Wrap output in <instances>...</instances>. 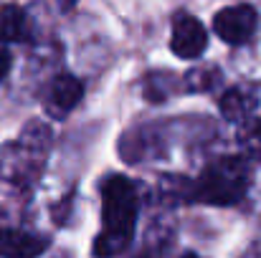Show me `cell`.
Here are the masks:
<instances>
[{
  "instance_id": "cell-1",
  "label": "cell",
  "mask_w": 261,
  "mask_h": 258,
  "mask_svg": "<svg viewBox=\"0 0 261 258\" xmlns=\"http://www.w3.org/2000/svg\"><path fill=\"white\" fill-rule=\"evenodd\" d=\"M101 218L104 228L96 238V256H114L132 241L137 220V195L127 177H109L104 182Z\"/></svg>"
},
{
  "instance_id": "cell-2",
  "label": "cell",
  "mask_w": 261,
  "mask_h": 258,
  "mask_svg": "<svg viewBox=\"0 0 261 258\" xmlns=\"http://www.w3.org/2000/svg\"><path fill=\"white\" fill-rule=\"evenodd\" d=\"M249 187V167L239 157L213 162L198 180V200L208 205H233Z\"/></svg>"
},
{
  "instance_id": "cell-3",
  "label": "cell",
  "mask_w": 261,
  "mask_h": 258,
  "mask_svg": "<svg viewBox=\"0 0 261 258\" xmlns=\"http://www.w3.org/2000/svg\"><path fill=\"white\" fill-rule=\"evenodd\" d=\"M213 28L218 33V38H223L226 43H246L254 36L256 28V10L251 5H231L223 8L216 18H213Z\"/></svg>"
},
{
  "instance_id": "cell-4",
  "label": "cell",
  "mask_w": 261,
  "mask_h": 258,
  "mask_svg": "<svg viewBox=\"0 0 261 258\" xmlns=\"http://www.w3.org/2000/svg\"><path fill=\"white\" fill-rule=\"evenodd\" d=\"M208 36L205 28L198 18L193 15H180L173 25V38H170V48L175 56L180 59H198L205 51Z\"/></svg>"
},
{
  "instance_id": "cell-5",
  "label": "cell",
  "mask_w": 261,
  "mask_h": 258,
  "mask_svg": "<svg viewBox=\"0 0 261 258\" xmlns=\"http://www.w3.org/2000/svg\"><path fill=\"white\" fill-rule=\"evenodd\" d=\"M48 241L43 236L23 231H0V256L3 258H38Z\"/></svg>"
},
{
  "instance_id": "cell-6",
  "label": "cell",
  "mask_w": 261,
  "mask_h": 258,
  "mask_svg": "<svg viewBox=\"0 0 261 258\" xmlns=\"http://www.w3.org/2000/svg\"><path fill=\"white\" fill-rule=\"evenodd\" d=\"M254 106H256V96L244 89H228L221 99V111L231 122H246Z\"/></svg>"
},
{
  "instance_id": "cell-7",
  "label": "cell",
  "mask_w": 261,
  "mask_h": 258,
  "mask_svg": "<svg viewBox=\"0 0 261 258\" xmlns=\"http://www.w3.org/2000/svg\"><path fill=\"white\" fill-rule=\"evenodd\" d=\"M82 94H84L82 81L74 79V76H69V74H64L51 86V106L56 111H69V109H74L79 104Z\"/></svg>"
},
{
  "instance_id": "cell-8",
  "label": "cell",
  "mask_w": 261,
  "mask_h": 258,
  "mask_svg": "<svg viewBox=\"0 0 261 258\" xmlns=\"http://www.w3.org/2000/svg\"><path fill=\"white\" fill-rule=\"evenodd\" d=\"M28 36V18L23 8L5 5L0 10V38L3 41H23Z\"/></svg>"
},
{
  "instance_id": "cell-9",
  "label": "cell",
  "mask_w": 261,
  "mask_h": 258,
  "mask_svg": "<svg viewBox=\"0 0 261 258\" xmlns=\"http://www.w3.org/2000/svg\"><path fill=\"white\" fill-rule=\"evenodd\" d=\"M239 142L246 155L254 160H261V119H246L239 132Z\"/></svg>"
},
{
  "instance_id": "cell-10",
  "label": "cell",
  "mask_w": 261,
  "mask_h": 258,
  "mask_svg": "<svg viewBox=\"0 0 261 258\" xmlns=\"http://www.w3.org/2000/svg\"><path fill=\"white\" fill-rule=\"evenodd\" d=\"M8 69H10V53L5 48H0V79L8 74Z\"/></svg>"
},
{
  "instance_id": "cell-11",
  "label": "cell",
  "mask_w": 261,
  "mask_h": 258,
  "mask_svg": "<svg viewBox=\"0 0 261 258\" xmlns=\"http://www.w3.org/2000/svg\"><path fill=\"white\" fill-rule=\"evenodd\" d=\"M182 258H203V256H195V253H185Z\"/></svg>"
},
{
  "instance_id": "cell-12",
  "label": "cell",
  "mask_w": 261,
  "mask_h": 258,
  "mask_svg": "<svg viewBox=\"0 0 261 258\" xmlns=\"http://www.w3.org/2000/svg\"><path fill=\"white\" fill-rule=\"evenodd\" d=\"M137 258H150V256H147V253H142V256H137Z\"/></svg>"
}]
</instances>
